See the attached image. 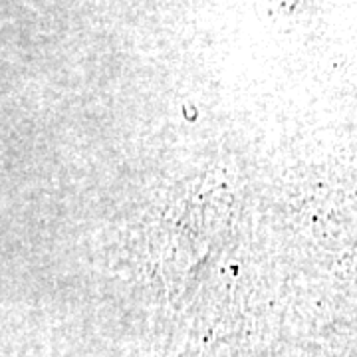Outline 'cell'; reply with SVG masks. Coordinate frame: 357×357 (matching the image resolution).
I'll list each match as a JSON object with an SVG mask.
<instances>
[{"mask_svg": "<svg viewBox=\"0 0 357 357\" xmlns=\"http://www.w3.org/2000/svg\"><path fill=\"white\" fill-rule=\"evenodd\" d=\"M282 2H290L292 6H296V4H298V2H302V0H282Z\"/></svg>", "mask_w": 357, "mask_h": 357, "instance_id": "cell-1", "label": "cell"}]
</instances>
